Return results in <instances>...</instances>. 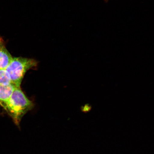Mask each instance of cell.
Masks as SVG:
<instances>
[{"instance_id": "5b68a950", "label": "cell", "mask_w": 154, "mask_h": 154, "mask_svg": "<svg viewBox=\"0 0 154 154\" xmlns=\"http://www.w3.org/2000/svg\"><path fill=\"white\" fill-rule=\"evenodd\" d=\"M12 84L10 77L5 69H0V85L6 86Z\"/></svg>"}, {"instance_id": "6da1fadb", "label": "cell", "mask_w": 154, "mask_h": 154, "mask_svg": "<svg viewBox=\"0 0 154 154\" xmlns=\"http://www.w3.org/2000/svg\"><path fill=\"white\" fill-rule=\"evenodd\" d=\"M33 106V103L26 97L20 88H16L4 109L19 126L22 117Z\"/></svg>"}, {"instance_id": "8992f818", "label": "cell", "mask_w": 154, "mask_h": 154, "mask_svg": "<svg viewBox=\"0 0 154 154\" xmlns=\"http://www.w3.org/2000/svg\"><path fill=\"white\" fill-rule=\"evenodd\" d=\"M91 106H90L89 105H86L85 106L83 111L85 112H86L91 110Z\"/></svg>"}, {"instance_id": "7a4b0ae2", "label": "cell", "mask_w": 154, "mask_h": 154, "mask_svg": "<svg viewBox=\"0 0 154 154\" xmlns=\"http://www.w3.org/2000/svg\"><path fill=\"white\" fill-rule=\"evenodd\" d=\"M36 65L37 62L33 59L14 57L5 69L10 77L12 84L17 88H20L21 83L27 71Z\"/></svg>"}, {"instance_id": "277c9868", "label": "cell", "mask_w": 154, "mask_h": 154, "mask_svg": "<svg viewBox=\"0 0 154 154\" xmlns=\"http://www.w3.org/2000/svg\"><path fill=\"white\" fill-rule=\"evenodd\" d=\"M16 88L13 84L6 86L0 85V105L4 108Z\"/></svg>"}, {"instance_id": "3957f363", "label": "cell", "mask_w": 154, "mask_h": 154, "mask_svg": "<svg viewBox=\"0 0 154 154\" xmlns=\"http://www.w3.org/2000/svg\"><path fill=\"white\" fill-rule=\"evenodd\" d=\"M13 57L8 51L2 38H0V69H5L12 60Z\"/></svg>"}]
</instances>
